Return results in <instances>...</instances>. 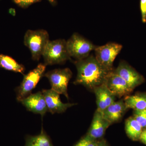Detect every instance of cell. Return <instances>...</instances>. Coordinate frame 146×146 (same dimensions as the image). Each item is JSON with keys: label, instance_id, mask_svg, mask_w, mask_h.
<instances>
[{"label": "cell", "instance_id": "16", "mask_svg": "<svg viewBox=\"0 0 146 146\" xmlns=\"http://www.w3.org/2000/svg\"><path fill=\"white\" fill-rule=\"evenodd\" d=\"M0 68L6 70L19 73L23 74L25 70V66L20 64L9 56L0 54Z\"/></svg>", "mask_w": 146, "mask_h": 146}, {"label": "cell", "instance_id": "14", "mask_svg": "<svg viewBox=\"0 0 146 146\" xmlns=\"http://www.w3.org/2000/svg\"><path fill=\"white\" fill-rule=\"evenodd\" d=\"M127 109L124 101L120 100L114 102L101 112L105 119L111 124L120 121Z\"/></svg>", "mask_w": 146, "mask_h": 146}, {"label": "cell", "instance_id": "12", "mask_svg": "<svg viewBox=\"0 0 146 146\" xmlns=\"http://www.w3.org/2000/svg\"><path fill=\"white\" fill-rule=\"evenodd\" d=\"M110 125L103 117L102 112L96 110L86 135L94 140H98L104 135L106 131Z\"/></svg>", "mask_w": 146, "mask_h": 146}, {"label": "cell", "instance_id": "18", "mask_svg": "<svg viewBox=\"0 0 146 146\" xmlns=\"http://www.w3.org/2000/svg\"><path fill=\"white\" fill-rule=\"evenodd\" d=\"M24 146H54L50 137L42 129L39 135L27 136Z\"/></svg>", "mask_w": 146, "mask_h": 146}, {"label": "cell", "instance_id": "5", "mask_svg": "<svg viewBox=\"0 0 146 146\" xmlns=\"http://www.w3.org/2000/svg\"><path fill=\"white\" fill-rule=\"evenodd\" d=\"M69 55L76 60L84 59L90 55L97 46L78 33H74L66 41Z\"/></svg>", "mask_w": 146, "mask_h": 146}, {"label": "cell", "instance_id": "13", "mask_svg": "<svg viewBox=\"0 0 146 146\" xmlns=\"http://www.w3.org/2000/svg\"><path fill=\"white\" fill-rule=\"evenodd\" d=\"M96 99L97 109L102 112L106 108L115 102V97L103 84L93 90Z\"/></svg>", "mask_w": 146, "mask_h": 146}, {"label": "cell", "instance_id": "4", "mask_svg": "<svg viewBox=\"0 0 146 146\" xmlns=\"http://www.w3.org/2000/svg\"><path fill=\"white\" fill-rule=\"evenodd\" d=\"M46 65L39 63L36 68L24 76L20 86L16 87V99L18 102L28 96L44 76Z\"/></svg>", "mask_w": 146, "mask_h": 146}, {"label": "cell", "instance_id": "10", "mask_svg": "<svg viewBox=\"0 0 146 146\" xmlns=\"http://www.w3.org/2000/svg\"><path fill=\"white\" fill-rule=\"evenodd\" d=\"M42 92L46 101L48 112L51 114L63 113L69 108L76 104L63 103L60 100V94L52 89H43Z\"/></svg>", "mask_w": 146, "mask_h": 146}, {"label": "cell", "instance_id": "24", "mask_svg": "<svg viewBox=\"0 0 146 146\" xmlns=\"http://www.w3.org/2000/svg\"><path fill=\"white\" fill-rule=\"evenodd\" d=\"M97 146H109L108 145L106 141L104 140H102L101 141H99L98 144Z\"/></svg>", "mask_w": 146, "mask_h": 146}, {"label": "cell", "instance_id": "17", "mask_svg": "<svg viewBox=\"0 0 146 146\" xmlns=\"http://www.w3.org/2000/svg\"><path fill=\"white\" fill-rule=\"evenodd\" d=\"M125 129L127 136L133 141L139 140L143 127L133 117H130L126 120Z\"/></svg>", "mask_w": 146, "mask_h": 146}, {"label": "cell", "instance_id": "19", "mask_svg": "<svg viewBox=\"0 0 146 146\" xmlns=\"http://www.w3.org/2000/svg\"><path fill=\"white\" fill-rule=\"evenodd\" d=\"M133 117L141 125L142 127L146 128V109L134 110Z\"/></svg>", "mask_w": 146, "mask_h": 146}, {"label": "cell", "instance_id": "9", "mask_svg": "<svg viewBox=\"0 0 146 146\" xmlns=\"http://www.w3.org/2000/svg\"><path fill=\"white\" fill-rule=\"evenodd\" d=\"M104 84L115 97L119 98L127 96L133 90L127 82L113 70L108 74Z\"/></svg>", "mask_w": 146, "mask_h": 146}, {"label": "cell", "instance_id": "7", "mask_svg": "<svg viewBox=\"0 0 146 146\" xmlns=\"http://www.w3.org/2000/svg\"><path fill=\"white\" fill-rule=\"evenodd\" d=\"M123 48L118 43L109 42L102 46H97L95 51V58L99 63L109 71L113 70V63Z\"/></svg>", "mask_w": 146, "mask_h": 146}, {"label": "cell", "instance_id": "8", "mask_svg": "<svg viewBox=\"0 0 146 146\" xmlns=\"http://www.w3.org/2000/svg\"><path fill=\"white\" fill-rule=\"evenodd\" d=\"M113 71L123 79L132 90L144 81L143 77L124 60L121 61Z\"/></svg>", "mask_w": 146, "mask_h": 146}, {"label": "cell", "instance_id": "23", "mask_svg": "<svg viewBox=\"0 0 146 146\" xmlns=\"http://www.w3.org/2000/svg\"><path fill=\"white\" fill-rule=\"evenodd\" d=\"M139 140L146 145V128L142 131Z\"/></svg>", "mask_w": 146, "mask_h": 146}, {"label": "cell", "instance_id": "2", "mask_svg": "<svg viewBox=\"0 0 146 146\" xmlns=\"http://www.w3.org/2000/svg\"><path fill=\"white\" fill-rule=\"evenodd\" d=\"M49 41V35L44 29L28 30L24 36V44L30 51L33 60L36 61L40 59Z\"/></svg>", "mask_w": 146, "mask_h": 146}, {"label": "cell", "instance_id": "25", "mask_svg": "<svg viewBox=\"0 0 146 146\" xmlns=\"http://www.w3.org/2000/svg\"><path fill=\"white\" fill-rule=\"evenodd\" d=\"M47 1H48L50 3L52 4H54L56 3L55 0H47Z\"/></svg>", "mask_w": 146, "mask_h": 146}, {"label": "cell", "instance_id": "1", "mask_svg": "<svg viewBox=\"0 0 146 146\" xmlns=\"http://www.w3.org/2000/svg\"><path fill=\"white\" fill-rule=\"evenodd\" d=\"M74 64L77 71L74 84L82 85L92 91L104 84L111 72L101 65L93 55L82 60H76Z\"/></svg>", "mask_w": 146, "mask_h": 146}, {"label": "cell", "instance_id": "21", "mask_svg": "<svg viewBox=\"0 0 146 146\" xmlns=\"http://www.w3.org/2000/svg\"><path fill=\"white\" fill-rule=\"evenodd\" d=\"M40 0H13V2L23 8L28 7L32 4L39 1Z\"/></svg>", "mask_w": 146, "mask_h": 146}, {"label": "cell", "instance_id": "15", "mask_svg": "<svg viewBox=\"0 0 146 146\" xmlns=\"http://www.w3.org/2000/svg\"><path fill=\"white\" fill-rule=\"evenodd\" d=\"M123 101L127 109L131 108L134 110L146 109V94L127 96Z\"/></svg>", "mask_w": 146, "mask_h": 146}, {"label": "cell", "instance_id": "22", "mask_svg": "<svg viewBox=\"0 0 146 146\" xmlns=\"http://www.w3.org/2000/svg\"><path fill=\"white\" fill-rule=\"evenodd\" d=\"M140 9L142 22L146 23V0H140Z\"/></svg>", "mask_w": 146, "mask_h": 146}, {"label": "cell", "instance_id": "11", "mask_svg": "<svg viewBox=\"0 0 146 146\" xmlns=\"http://www.w3.org/2000/svg\"><path fill=\"white\" fill-rule=\"evenodd\" d=\"M29 111L43 117L48 112L46 101L42 91L31 94L20 102Z\"/></svg>", "mask_w": 146, "mask_h": 146}, {"label": "cell", "instance_id": "3", "mask_svg": "<svg viewBox=\"0 0 146 146\" xmlns=\"http://www.w3.org/2000/svg\"><path fill=\"white\" fill-rule=\"evenodd\" d=\"M46 65L62 64L70 60L67 49L66 41L57 39L49 41L42 54Z\"/></svg>", "mask_w": 146, "mask_h": 146}, {"label": "cell", "instance_id": "20", "mask_svg": "<svg viewBox=\"0 0 146 146\" xmlns=\"http://www.w3.org/2000/svg\"><path fill=\"white\" fill-rule=\"evenodd\" d=\"M98 143V140H94L86 135L74 146H97Z\"/></svg>", "mask_w": 146, "mask_h": 146}, {"label": "cell", "instance_id": "6", "mask_svg": "<svg viewBox=\"0 0 146 146\" xmlns=\"http://www.w3.org/2000/svg\"><path fill=\"white\" fill-rule=\"evenodd\" d=\"M44 76L48 80L51 89L69 99L68 85L72 76V72L69 68L54 69L45 73Z\"/></svg>", "mask_w": 146, "mask_h": 146}]
</instances>
